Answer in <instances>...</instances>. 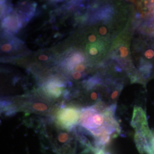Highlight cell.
<instances>
[{"label":"cell","mask_w":154,"mask_h":154,"mask_svg":"<svg viewBox=\"0 0 154 154\" xmlns=\"http://www.w3.org/2000/svg\"><path fill=\"white\" fill-rule=\"evenodd\" d=\"M114 112L113 105L105 107L102 104L95 105L81 111L80 124L93 135L98 148H102L120 132Z\"/></svg>","instance_id":"1"},{"label":"cell","mask_w":154,"mask_h":154,"mask_svg":"<svg viewBox=\"0 0 154 154\" xmlns=\"http://www.w3.org/2000/svg\"><path fill=\"white\" fill-rule=\"evenodd\" d=\"M133 46L132 80L145 83L154 77V35L139 26Z\"/></svg>","instance_id":"2"},{"label":"cell","mask_w":154,"mask_h":154,"mask_svg":"<svg viewBox=\"0 0 154 154\" xmlns=\"http://www.w3.org/2000/svg\"><path fill=\"white\" fill-rule=\"evenodd\" d=\"M132 125L135 128V143L140 153L154 154V137L149 128L145 113L141 108H135Z\"/></svg>","instance_id":"3"},{"label":"cell","mask_w":154,"mask_h":154,"mask_svg":"<svg viewBox=\"0 0 154 154\" xmlns=\"http://www.w3.org/2000/svg\"><path fill=\"white\" fill-rule=\"evenodd\" d=\"M81 112L74 107L61 109L57 114L58 125L64 129H71L80 121Z\"/></svg>","instance_id":"4"},{"label":"cell","mask_w":154,"mask_h":154,"mask_svg":"<svg viewBox=\"0 0 154 154\" xmlns=\"http://www.w3.org/2000/svg\"><path fill=\"white\" fill-rule=\"evenodd\" d=\"M62 84L60 82L55 81L48 83L46 86V92L54 98L59 97L62 94Z\"/></svg>","instance_id":"5"},{"label":"cell","mask_w":154,"mask_h":154,"mask_svg":"<svg viewBox=\"0 0 154 154\" xmlns=\"http://www.w3.org/2000/svg\"><path fill=\"white\" fill-rule=\"evenodd\" d=\"M83 61V58L79 53H75L72 54L67 60L66 63V66L69 69H72L78 65L79 63L82 62Z\"/></svg>","instance_id":"6"},{"label":"cell","mask_w":154,"mask_h":154,"mask_svg":"<svg viewBox=\"0 0 154 154\" xmlns=\"http://www.w3.org/2000/svg\"><path fill=\"white\" fill-rule=\"evenodd\" d=\"M18 21L19 20L16 17H14V16L8 17L6 18L5 21L6 27L11 30L16 32V29H17V25H19L20 24Z\"/></svg>","instance_id":"7"},{"label":"cell","mask_w":154,"mask_h":154,"mask_svg":"<svg viewBox=\"0 0 154 154\" xmlns=\"http://www.w3.org/2000/svg\"><path fill=\"white\" fill-rule=\"evenodd\" d=\"M32 108L33 110H35L37 111H40V112H45L49 109L48 106L44 103H42V102L33 103L32 106Z\"/></svg>","instance_id":"8"},{"label":"cell","mask_w":154,"mask_h":154,"mask_svg":"<svg viewBox=\"0 0 154 154\" xmlns=\"http://www.w3.org/2000/svg\"><path fill=\"white\" fill-rule=\"evenodd\" d=\"M1 49L4 53H10L13 49V45L11 42H6L1 45Z\"/></svg>","instance_id":"9"},{"label":"cell","mask_w":154,"mask_h":154,"mask_svg":"<svg viewBox=\"0 0 154 154\" xmlns=\"http://www.w3.org/2000/svg\"><path fill=\"white\" fill-rule=\"evenodd\" d=\"M68 138H69V136L67 134H66L65 132H62L59 135L58 139V141L60 142L61 143H65L68 140Z\"/></svg>","instance_id":"10"},{"label":"cell","mask_w":154,"mask_h":154,"mask_svg":"<svg viewBox=\"0 0 154 154\" xmlns=\"http://www.w3.org/2000/svg\"><path fill=\"white\" fill-rule=\"evenodd\" d=\"M85 68H86V67L84 65L79 64V65H78L77 66H75V67L74 68V70L75 71V72H81L85 71Z\"/></svg>","instance_id":"11"},{"label":"cell","mask_w":154,"mask_h":154,"mask_svg":"<svg viewBox=\"0 0 154 154\" xmlns=\"http://www.w3.org/2000/svg\"><path fill=\"white\" fill-rule=\"evenodd\" d=\"M82 74L79 72H74L72 74V78L75 80H79L82 78Z\"/></svg>","instance_id":"12"},{"label":"cell","mask_w":154,"mask_h":154,"mask_svg":"<svg viewBox=\"0 0 154 154\" xmlns=\"http://www.w3.org/2000/svg\"><path fill=\"white\" fill-rule=\"evenodd\" d=\"M38 60L42 62H45V61H48L49 59V56L45 54H41V55L38 56Z\"/></svg>","instance_id":"13"},{"label":"cell","mask_w":154,"mask_h":154,"mask_svg":"<svg viewBox=\"0 0 154 154\" xmlns=\"http://www.w3.org/2000/svg\"><path fill=\"white\" fill-rule=\"evenodd\" d=\"M90 98L94 101L97 100L98 99V93L95 91L91 92L90 95Z\"/></svg>","instance_id":"14"},{"label":"cell","mask_w":154,"mask_h":154,"mask_svg":"<svg viewBox=\"0 0 154 154\" xmlns=\"http://www.w3.org/2000/svg\"><path fill=\"white\" fill-rule=\"evenodd\" d=\"M95 154H107L102 148H98L95 151Z\"/></svg>","instance_id":"15"}]
</instances>
